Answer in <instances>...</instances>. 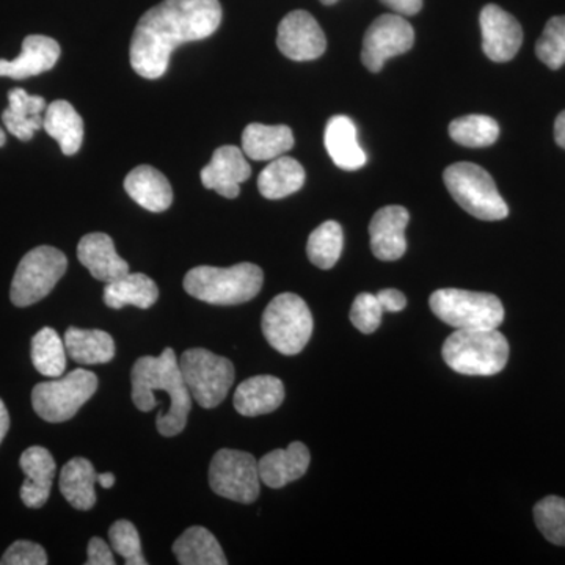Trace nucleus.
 <instances>
[{"mask_svg":"<svg viewBox=\"0 0 565 565\" xmlns=\"http://www.w3.org/2000/svg\"><path fill=\"white\" fill-rule=\"evenodd\" d=\"M221 22L218 0H162L137 22L129 51L132 70L145 79H159L177 47L207 39Z\"/></svg>","mask_w":565,"mask_h":565,"instance_id":"f257e3e1","label":"nucleus"},{"mask_svg":"<svg viewBox=\"0 0 565 565\" xmlns=\"http://www.w3.org/2000/svg\"><path fill=\"white\" fill-rule=\"evenodd\" d=\"M132 403L141 412H151L159 401L156 392L169 394L170 407L158 415V430L163 437H174L184 430L191 414L192 396L182 377L180 359L167 348L159 356H141L131 373Z\"/></svg>","mask_w":565,"mask_h":565,"instance_id":"f03ea898","label":"nucleus"},{"mask_svg":"<svg viewBox=\"0 0 565 565\" xmlns=\"http://www.w3.org/2000/svg\"><path fill=\"white\" fill-rule=\"evenodd\" d=\"M264 274L262 267L241 263L232 267L199 266L184 277V289L189 296L211 305H241L250 302L262 291Z\"/></svg>","mask_w":565,"mask_h":565,"instance_id":"7ed1b4c3","label":"nucleus"},{"mask_svg":"<svg viewBox=\"0 0 565 565\" xmlns=\"http://www.w3.org/2000/svg\"><path fill=\"white\" fill-rule=\"evenodd\" d=\"M441 355L456 373L489 377L508 364L509 343L498 329L456 330L445 341Z\"/></svg>","mask_w":565,"mask_h":565,"instance_id":"20e7f679","label":"nucleus"},{"mask_svg":"<svg viewBox=\"0 0 565 565\" xmlns=\"http://www.w3.org/2000/svg\"><path fill=\"white\" fill-rule=\"evenodd\" d=\"M430 310L456 330H492L504 321V307L493 294L445 288L429 299Z\"/></svg>","mask_w":565,"mask_h":565,"instance_id":"39448f33","label":"nucleus"},{"mask_svg":"<svg viewBox=\"0 0 565 565\" xmlns=\"http://www.w3.org/2000/svg\"><path fill=\"white\" fill-rule=\"evenodd\" d=\"M444 180L452 199L479 221H503L509 207L498 192L493 178L482 167L459 162L445 170Z\"/></svg>","mask_w":565,"mask_h":565,"instance_id":"423d86ee","label":"nucleus"},{"mask_svg":"<svg viewBox=\"0 0 565 565\" xmlns=\"http://www.w3.org/2000/svg\"><path fill=\"white\" fill-rule=\"evenodd\" d=\"M313 315L302 297L282 292L267 305L263 315V333L267 343L282 355L303 351L313 333Z\"/></svg>","mask_w":565,"mask_h":565,"instance_id":"0eeeda50","label":"nucleus"},{"mask_svg":"<svg viewBox=\"0 0 565 565\" xmlns=\"http://www.w3.org/2000/svg\"><path fill=\"white\" fill-rule=\"evenodd\" d=\"M98 384L96 374L82 367L63 377L41 382L32 392L33 411L47 423L68 422L92 399Z\"/></svg>","mask_w":565,"mask_h":565,"instance_id":"6e6552de","label":"nucleus"},{"mask_svg":"<svg viewBox=\"0 0 565 565\" xmlns=\"http://www.w3.org/2000/svg\"><path fill=\"white\" fill-rule=\"evenodd\" d=\"M180 367L192 399L203 408L221 405L236 377L234 364L228 359L202 348L182 353Z\"/></svg>","mask_w":565,"mask_h":565,"instance_id":"1a4fd4ad","label":"nucleus"},{"mask_svg":"<svg viewBox=\"0 0 565 565\" xmlns=\"http://www.w3.org/2000/svg\"><path fill=\"white\" fill-rule=\"evenodd\" d=\"M66 267L68 259L58 248L50 245L33 248L21 259L11 281V302L20 308L40 302L62 280Z\"/></svg>","mask_w":565,"mask_h":565,"instance_id":"9d476101","label":"nucleus"},{"mask_svg":"<svg viewBox=\"0 0 565 565\" xmlns=\"http://www.w3.org/2000/svg\"><path fill=\"white\" fill-rule=\"evenodd\" d=\"M210 486L226 500L241 504L255 503L262 489L258 460L237 449H221L212 457Z\"/></svg>","mask_w":565,"mask_h":565,"instance_id":"9b49d317","label":"nucleus"},{"mask_svg":"<svg viewBox=\"0 0 565 565\" xmlns=\"http://www.w3.org/2000/svg\"><path fill=\"white\" fill-rule=\"evenodd\" d=\"M414 43L415 31L411 22L397 13L382 14L364 33L363 65L371 73H379L388 58L411 51Z\"/></svg>","mask_w":565,"mask_h":565,"instance_id":"f8f14e48","label":"nucleus"},{"mask_svg":"<svg viewBox=\"0 0 565 565\" xmlns=\"http://www.w3.org/2000/svg\"><path fill=\"white\" fill-rule=\"evenodd\" d=\"M277 46L294 62H310L326 52L327 39L319 22L308 11L296 10L286 14L278 25Z\"/></svg>","mask_w":565,"mask_h":565,"instance_id":"ddd939ff","label":"nucleus"},{"mask_svg":"<svg viewBox=\"0 0 565 565\" xmlns=\"http://www.w3.org/2000/svg\"><path fill=\"white\" fill-rule=\"evenodd\" d=\"M482 51L492 62L512 61L523 43L520 22L501 7H484L481 11Z\"/></svg>","mask_w":565,"mask_h":565,"instance_id":"4468645a","label":"nucleus"},{"mask_svg":"<svg viewBox=\"0 0 565 565\" xmlns=\"http://www.w3.org/2000/svg\"><path fill=\"white\" fill-rule=\"evenodd\" d=\"M250 163L244 151L234 145H225L212 154L211 162L202 170L204 188L215 191L225 199H236L241 184L250 178Z\"/></svg>","mask_w":565,"mask_h":565,"instance_id":"2eb2a0df","label":"nucleus"},{"mask_svg":"<svg viewBox=\"0 0 565 565\" xmlns=\"http://www.w3.org/2000/svg\"><path fill=\"white\" fill-rule=\"evenodd\" d=\"M411 214L403 206H385L375 212L370 223L371 248L381 262H396L407 250L405 228Z\"/></svg>","mask_w":565,"mask_h":565,"instance_id":"dca6fc26","label":"nucleus"},{"mask_svg":"<svg viewBox=\"0 0 565 565\" xmlns=\"http://www.w3.org/2000/svg\"><path fill=\"white\" fill-rule=\"evenodd\" d=\"M57 41L44 35H31L22 43L20 57L14 61H0V77L22 81L39 76L54 68L61 58Z\"/></svg>","mask_w":565,"mask_h":565,"instance_id":"f3484780","label":"nucleus"},{"mask_svg":"<svg viewBox=\"0 0 565 565\" xmlns=\"http://www.w3.org/2000/svg\"><path fill=\"white\" fill-rule=\"evenodd\" d=\"M20 465L25 475L24 484L21 487L22 503L31 509L43 508L50 500L52 482H54V457L46 448L31 446L22 452Z\"/></svg>","mask_w":565,"mask_h":565,"instance_id":"a211bd4d","label":"nucleus"},{"mask_svg":"<svg viewBox=\"0 0 565 565\" xmlns=\"http://www.w3.org/2000/svg\"><path fill=\"white\" fill-rule=\"evenodd\" d=\"M77 258L99 281H115L129 274V264L118 255L114 241L106 233H90L82 237Z\"/></svg>","mask_w":565,"mask_h":565,"instance_id":"6ab92c4d","label":"nucleus"},{"mask_svg":"<svg viewBox=\"0 0 565 565\" xmlns=\"http://www.w3.org/2000/svg\"><path fill=\"white\" fill-rule=\"evenodd\" d=\"M310 451L300 441H294L286 449H275L258 460L259 478L270 489H281L297 481L310 467Z\"/></svg>","mask_w":565,"mask_h":565,"instance_id":"aec40b11","label":"nucleus"},{"mask_svg":"<svg viewBox=\"0 0 565 565\" xmlns=\"http://www.w3.org/2000/svg\"><path fill=\"white\" fill-rule=\"evenodd\" d=\"M323 143L334 166L341 170L353 172L362 169L367 161L366 152L356 139L355 122L344 115H334L327 122Z\"/></svg>","mask_w":565,"mask_h":565,"instance_id":"412c9836","label":"nucleus"},{"mask_svg":"<svg viewBox=\"0 0 565 565\" xmlns=\"http://www.w3.org/2000/svg\"><path fill=\"white\" fill-rule=\"evenodd\" d=\"M285 401V386L275 375H255L237 386L234 407L243 416L273 414Z\"/></svg>","mask_w":565,"mask_h":565,"instance_id":"4be33fe9","label":"nucleus"},{"mask_svg":"<svg viewBox=\"0 0 565 565\" xmlns=\"http://www.w3.org/2000/svg\"><path fill=\"white\" fill-rule=\"evenodd\" d=\"M46 109L43 96H32L22 88H13L9 93V107L3 110L2 121L11 136L29 141L36 131L43 129V111Z\"/></svg>","mask_w":565,"mask_h":565,"instance_id":"5701e85b","label":"nucleus"},{"mask_svg":"<svg viewBox=\"0 0 565 565\" xmlns=\"http://www.w3.org/2000/svg\"><path fill=\"white\" fill-rule=\"evenodd\" d=\"M125 191L143 210L163 212L173 203V191L169 180L150 166H139L126 177Z\"/></svg>","mask_w":565,"mask_h":565,"instance_id":"b1692460","label":"nucleus"},{"mask_svg":"<svg viewBox=\"0 0 565 565\" xmlns=\"http://www.w3.org/2000/svg\"><path fill=\"white\" fill-rule=\"evenodd\" d=\"M294 147L291 128L252 122L244 129L243 151L253 161H274Z\"/></svg>","mask_w":565,"mask_h":565,"instance_id":"393cba45","label":"nucleus"},{"mask_svg":"<svg viewBox=\"0 0 565 565\" xmlns=\"http://www.w3.org/2000/svg\"><path fill=\"white\" fill-rule=\"evenodd\" d=\"M43 129L57 141L63 154L74 156L84 141V121L68 102L51 103L44 111Z\"/></svg>","mask_w":565,"mask_h":565,"instance_id":"a878e982","label":"nucleus"},{"mask_svg":"<svg viewBox=\"0 0 565 565\" xmlns=\"http://www.w3.org/2000/svg\"><path fill=\"white\" fill-rule=\"evenodd\" d=\"M158 299V285L145 274H126L118 280L107 282L104 288V303L114 310H120L128 305L147 310Z\"/></svg>","mask_w":565,"mask_h":565,"instance_id":"bb28decb","label":"nucleus"},{"mask_svg":"<svg viewBox=\"0 0 565 565\" xmlns=\"http://www.w3.org/2000/svg\"><path fill=\"white\" fill-rule=\"evenodd\" d=\"M173 553L181 565L228 564L215 535L203 526H192L185 530L174 541Z\"/></svg>","mask_w":565,"mask_h":565,"instance_id":"cd10ccee","label":"nucleus"},{"mask_svg":"<svg viewBox=\"0 0 565 565\" xmlns=\"http://www.w3.org/2000/svg\"><path fill=\"white\" fill-rule=\"evenodd\" d=\"M96 484H98V473L90 460L84 457L71 459L62 468L61 492L74 509L90 511L96 504Z\"/></svg>","mask_w":565,"mask_h":565,"instance_id":"c85d7f7f","label":"nucleus"},{"mask_svg":"<svg viewBox=\"0 0 565 565\" xmlns=\"http://www.w3.org/2000/svg\"><path fill=\"white\" fill-rule=\"evenodd\" d=\"M66 353L79 364L109 363L115 356V341L103 330H85L70 327L65 333Z\"/></svg>","mask_w":565,"mask_h":565,"instance_id":"c756f323","label":"nucleus"},{"mask_svg":"<svg viewBox=\"0 0 565 565\" xmlns=\"http://www.w3.org/2000/svg\"><path fill=\"white\" fill-rule=\"evenodd\" d=\"M305 170L289 156L274 159L259 174L258 189L264 199L281 200L303 188Z\"/></svg>","mask_w":565,"mask_h":565,"instance_id":"7c9ffc66","label":"nucleus"},{"mask_svg":"<svg viewBox=\"0 0 565 565\" xmlns=\"http://www.w3.org/2000/svg\"><path fill=\"white\" fill-rule=\"evenodd\" d=\"M66 356L65 341L51 327H44L32 338V363L40 374L50 379L62 377Z\"/></svg>","mask_w":565,"mask_h":565,"instance_id":"2f4dec72","label":"nucleus"},{"mask_svg":"<svg viewBox=\"0 0 565 565\" xmlns=\"http://www.w3.org/2000/svg\"><path fill=\"white\" fill-rule=\"evenodd\" d=\"M343 245L344 234L340 223L327 221L308 237L307 255L316 267L329 270L340 259Z\"/></svg>","mask_w":565,"mask_h":565,"instance_id":"473e14b6","label":"nucleus"},{"mask_svg":"<svg viewBox=\"0 0 565 565\" xmlns=\"http://www.w3.org/2000/svg\"><path fill=\"white\" fill-rule=\"evenodd\" d=\"M449 136L468 148H486L500 137V126L487 115H467L449 125Z\"/></svg>","mask_w":565,"mask_h":565,"instance_id":"72a5a7b5","label":"nucleus"},{"mask_svg":"<svg viewBox=\"0 0 565 565\" xmlns=\"http://www.w3.org/2000/svg\"><path fill=\"white\" fill-rule=\"evenodd\" d=\"M534 520L539 531L552 544L565 546V500L546 497L534 508Z\"/></svg>","mask_w":565,"mask_h":565,"instance_id":"f704fd0d","label":"nucleus"},{"mask_svg":"<svg viewBox=\"0 0 565 565\" xmlns=\"http://www.w3.org/2000/svg\"><path fill=\"white\" fill-rule=\"evenodd\" d=\"M535 54L550 70L565 65V17L546 22L545 31L535 44Z\"/></svg>","mask_w":565,"mask_h":565,"instance_id":"c9c22d12","label":"nucleus"},{"mask_svg":"<svg viewBox=\"0 0 565 565\" xmlns=\"http://www.w3.org/2000/svg\"><path fill=\"white\" fill-rule=\"evenodd\" d=\"M111 548L121 557H125L128 565H147V559L141 553L140 535L137 527L128 520H118L109 530Z\"/></svg>","mask_w":565,"mask_h":565,"instance_id":"e433bc0d","label":"nucleus"},{"mask_svg":"<svg viewBox=\"0 0 565 565\" xmlns=\"http://www.w3.org/2000/svg\"><path fill=\"white\" fill-rule=\"evenodd\" d=\"M384 308L379 303L377 296L362 292L353 300L351 308V321L356 330L371 334L381 327Z\"/></svg>","mask_w":565,"mask_h":565,"instance_id":"4c0bfd02","label":"nucleus"},{"mask_svg":"<svg viewBox=\"0 0 565 565\" xmlns=\"http://www.w3.org/2000/svg\"><path fill=\"white\" fill-rule=\"evenodd\" d=\"M2 565H46L47 555L43 546L31 541H18L3 553Z\"/></svg>","mask_w":565,"mask_h":565,"instance_id":"58836bf2","label":"nucleus"},{"mask_svg":"<svg viewBox=\"0 0 565 565\" xmlns=\"http://www.w3.org/2000/svg\"><path fill=\"white\" fill-rule=\"evenodd\" d=\"M87 565H115L114 555H111L110 546L103 541L102 537H93L88 542V559Z\"/></svg>","mask_w":565,"mask_h":565,"instance_id":"ea45409f","label":"nucleus"},{"mask_svg":"<svg viewBox=\"0 0 565 565\" xmlns=\"http://www.w3.org/2000/svg\"><path fill=\"white\" fill-rule=\"evenodd\" d=\"M377 300L384 311H390V313H399L407 307V299L397 289H382L381 292H377Z\"/></svg>","mask_w":565,"mask_h":565,"instance_id":"a19ab883","label":"nucleus"},{"mask_svg":"<svg viewBox=\"0 0 565 565\" xmlns=\"http://www.w3.org/2000/svg\"><path fill=\"white\" fill-rule=\"evenodd\" d=\"M381 2L401 17H414L423 9V0H381Z\"/></svg>","mask_w":565,"mask_h":565,"instance_id":"79ce46f5","label":"nucleus"},{"mask_svg":"<svg viewBox=\"0 0 565 565\" xmlns=\"http://www.w3.org/2000/svg\"><path fill=\"white\" fill-rule=\"evenodd\" d=\"M10 429V415L9 411H7L6 404L0 399V444H2L6 435L9 434Z\"/></svg>","mask_w":565,"mask_h":565,"instance_id":"37998d69","label":"nucleus"},{"mask_svg":"<svg viewBox=\"0 0 565 565\" xmlns=\"http://www.w3.org/2000/svg\"><path fill=\"white\" fill-rule=\"evenodd\" d=\"M555 140L565 150V110L561 111L555 121Z\"/></svg>","mask_w":565,"mask_h":565,"instance_id":"c03bdc74","label":"nucleus"},{"mask_svg":"<svg viewBox=\"0 0 565 565\" xmlns=\"http://www.w3.org/2000/svg\"><path fill=\"white\" fill-rule=\"evenodd\" d=\"M98 482L104 489H111L115 484V476L111 473L98 475Z\"/></svg>","mask_w":565,"mask_h":565,"instance_id":"a18cd8bd","label":"nucleus"},{"mask_svg":"<svg viewBox=\"0 0 565 565\" xmlns=\"http://www.w3.org/2000/svg\"><path fill=\"white\" fill-rule=\"evenodd\" d=\"M6 141H7L6 132H3V129H0V147H3V145H6Z\"/></svg>","mask_w":565,"mask_h":565,"instance_id":"49530a36","label":"nucleus"},{"mask_svg":"<svg viewBox=\"0 0 565 565\" xmlns=\"http://www.w3.org/2000/svg\"><path fill=\"white\" fill-rule=\"evenodd\" d=\"M323 6H333V3H337L338 0H321Z\"/></svg>","mask_w":565,"mask_h":565,"instance_id":"de8ad7c7","label":"nucleus"}]
</instances>
